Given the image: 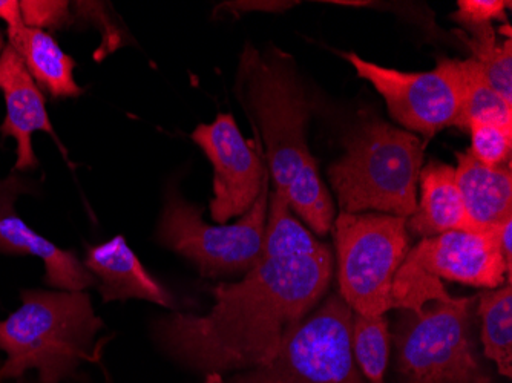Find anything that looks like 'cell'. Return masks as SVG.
<instances>
[{
    "instance_id": "6da1fadb",
    "label": "cell",
    "mask_w": 512,
    "mask_h": 383,
    "mask_svg": "<svg viewBox=\"0 0 512 383\" xmlns=\"http://www.w3.org/2000/svg\"><path fill=\"white\" fill-rule=\"evenodd\" d=\"M330 249L316 255L261 256L243 278L212 289L207 315L172 311L152 338L172 361L206 377L264 367L312 313L332 281Z\"/></svg>"
},
{
    "instance_id": "7a4b0ae2",
    "label": "cell",
    "mask_w": 512,
    "mask_h": 383,
    "mask_svg": "<svg viewBox=\"0 0 512 383\" xmlns=\"http://www.w3.org/2000/svg\"><path fill=\"white\" fill-rule=\"evenodd\" d=\"M237 91L260 134L275 192L316 235H327L335 223V204L307 143L309 100L292 60L278 51L263 54L247 45Z\"/></svg>"
},
{
    "instance_id": "3957f363",
    "label": "cell",
    "mask_w": 512,
    "mask_h": 383,
    "mask_svg": "<svg viewBox=\"0 0 512 383\" xmlns=\"http://www.w3.org/2000/svg\"><path fill=\"white\" fill-rule=\"evenodd\" d=\"M22 304L0 321L7 354L0 382L37 373V383H62L91 356L103 321L85 292L22 290Z\"/></svg>"
},
{
    "instance_id": "277c9868",
    "label": "cell",
    "mask_w": 512,
    "mask_h": 383,
    "mask_svg": "<svg viewBox=\"0 0 512 383\" xmlns=\"http://www.w3.org/2000/svg\"><path fill=\"white\" fill-rule=\"evenodd\" d=\"M342 143L345 154L329 167L342 212H379L408 220L417 207L422 141L405 129L373 120Z\"/></svg>"
},
{
    "instance_id": "5b68a950",
    "label": "cell",
    "mask_w": 512,
    "mask_h": 383,
    "mask_svg": "<svg viewBox=\"0 0 512 383\" xmlns=\"http://www.w3.org/2000/svg\"><path fill=\"white\" fill-rule=\"evenodd\" d=\"M473 302L447 293L404 310L393 336L402 383H493L471 341Z\"/></svg>"
},
{
    "instance_id": "8992f818",
    "label": "cell",
    "mask_w": 512,
    "mask_h": 383,
    "mask_svg": "<svg viewBox=\"0 0 512 383\" xmlns=\"http://www.w3.org/2000/svg\"><path fill=\"white\" fill-rule=\"evenodd\" d=\"M270 178L260 197L234 224L212 226L203 210L169 189L158 221V243L188 259L204 278H227L249 272L263 255L269 210Z\"/></svg>"
},
{
    "instance_id": "52a82bcc",
    "label": "cell",
    "mask_w": 512,
    "mask_h": 383,
    "mask_svg": "<svg viewBox=\"0 0 512 383\" xmlns=\"http://www.w3.org/2000/svg\"><path fill=\"white\" fill-rule=\"evenodd\" d=\"M341 298L362 316L391 310L396 272L410 252L407 218L341 212L333 223Z\"/></svg>"
},
{
    "instance_id": "ba28073f",
    "label": "cell",
    "mask_w": 512,
    "mask_h": 383,
    "mask_svg": "<svg viewBox=\"0 0 512 383\" xmlns=\"http://www.w3.org/2000/svg\"><path fill=\"white\" fill-rule=\"evenodd\" d=\"M352 308L332 295L310 313L264 367L206 383H365L353 357Z\"/></svg>"
},
{
    "instance_id": "9c48e42d",
    "label": "cell",
    "mask_w": 512,
    "mask_h": 383,
    "mask_svg": "<svg viewBox=\"0 0 512 383\" xmlns=\"http://www.w3.org/2000/svg\"><path fill=\"white\" fill-rule=\"evenodd\" d=\"M356 74L375 86L384 97L388 112L408 131L433 137L450 126L459 125L462 80L459 60L440 59L430 73H404L362 59L358 54H342Z\"/></svg>"
},
{
    "instance_id": "30bf717a",
    "label": "cell",
    "mask_w": 512,
    "mask_h": 383,
    "mask_svg": "<svg viewBox=\"0 0 512 383\" xmlns=\"http://www.w3.org/2000/svg\"><path fill=\"white\" fill-rule=\"evenodd\" d=\"M192 140L214 164L212 220L226 224L241 217L258 200L270 178L260 146L256 149V143L243 137L230 114H218L209 125L197 126Z\"/></svg>"
},
{
    "instance_id": "8fae6325",
    "label": "cell",
    "mask_w": 512,
    "mask_h": 383,
    "mask_svg": "<svg viewBox=\"0 0 512 383\" xmlns=\"http://www.w3.org/2000/svg\"><path fill=\"white\" fill-rule=\"evenodd\" d=\"M499 227L488 232H447L422 238L407 253L396 275L499 289L505 279L511 281V267L500 252Z\"/></svg>"
},
{
    "instance_id": "7c38bea8",
    "label": "cell",
    "mask_w": 512,
    "mask_h": 383,
    "mask_svg": "<svg viewBox=\"0 0 512 383\" xmlns=\"http://www.w3.org/2000/svg\"><path fill=\"white\" fill-rule=\"evenodd\" d=\"M19 178L0 180V253L40 258L45 264V282L63 292H85L96 287V279L71 250H63L28 226L14 209L22 194Z\"/></svg>"
},
{
    "instance_id": "4fadbf2b",
    "label": "cell",
    "mask_w": 512,
    "mask_h": 383,
    "mask_svg": "<svg viewBox=\"0 0 512 383\" xmlns=\"http://www.w3.org/2000/svg\"><path fill=\"white\" fill-rule=\"evenodd\" d=\"M0 91L4 92L7 103V117L0 125V135L16 140L14 172L33 171L39 166L31 141L33 134L46 132L54 137L53 123L46 111L42 89L10 45L0 54Z\"/></svg>"
},
{
    "instance_id": "5bb4252c",
    "label": "cell",
    "mask_w": 512,
    "mask_h": 383,
    "mask_svg": "<svg viewBox=\"0 0 512 383\" xmlns=\"http://www.w3.org/2000/svg\"><path fill=\"white\" fill-rule=\"evenodd\" d=\"M83 264L96 279L103 302L140 299L161 307H175L174 298L146 270L126 243L125 236H115L106 243L89 246Z\"/></svg>"
},
{
    "instance_id": "9a60e30c",
    "label": "cell",
    "mask_w": 512,
    "mask_h": 383,
    "mask_svg": "<svg viewBox=\"0 0 512 383\" xmlns=\"http://www.w3.org/2000/svg\"><path fill=\"white\" fill-rule=\"evenodd\" d=\"M419 181L421 200L407 220L408 233L431 238L447 232H480L463 204L453 166L430 161L422 167Z\"/></svg>"
},
{
    "instance_id": "2e32d148",
    "label": "cell",
    "mask_w": 512,
    "mask_h": 383,
    "mask_svg": "<svg viewBox=\"0 0 512 383\" xmlns=\"http://www.w3.org/2000/svg\"><path fill=\"white\" fill-rule=\"evenodd\" d=\"M456 184L473 223L480 232L512 220L511 163L488 167L470 151L457 152Z\"/></svg>"
},
{
    "instance_id": "e0dca14e",
    "label": "cell",
    "mask_w": 512,
    "mask_h": 383,
    "mask_svg": "<svg viewBox=\"0 0 512 383\" xmlns=\"http://www.w3.org/2000/svg\"><path fill=\"white\" fill-rule=\"evenodd\" d=\"M8 31V45L19 54L23 65L39 88L54 99H69L83 94L74 79L76 60L68 56L46 31L25 25Z\"/></svg>"
},
{
    "instance_id": "ac0fdd59",
    "label": "cell",
    "mask_w": 512,
    "mask_h": 383,
    "mask_svg": "<svg viewBox=\"0 0 512 383\" xmlns=\"http://www.w3.org/2000/svg\"><path fill=\"white\" fill-rule=\"evenodd\" d=\"M482 319L485 356L497 365L503 376H512V289L511 281L499 289L477 296Z\"/></svg>"
},
{
    "instance_id": "d6986e66",
    "label": "cell",
    "mask_w": 512,
    "mask_h": 383,
    "mask_svg": "<svg viewBox=\"0 0 512 383\" xmlns=\"http://www.w3.org/2000/svg\"><path fill=\"white\" fill-rule=\"evenodd\" d=\"M462 80V105L459 125L468 129L473 123H506L512 125V105L491 88L482 66L474 59L459 60Z\"/></svg>"
},
{
    "instance_id": "ffe728a7",
    "label": "cell",
    "mask_w": 512,
    "mask_h": 383,
    "mask_svg": "<svg viewBox=\"0 0 512 383\" xmlns=\"http://www.w3.org/2000/svg\"><path fill=\"white\" fill-rule=\"evenodd\" d=\"M269 200L261 256L316 255L329 249L293 217L292 209L283 195L273 190Z\"/></svg>"
},
{
    "instance_id": "44dd1931",
    "label": "cell",
    "mask_w": 512,
    "mask_h": 383,
    "mask_svg": "<svg viewBox=\"0 0 512 383\" xmlns=\"http://www.w3.org/2000/svg\"><path fill=\"white\" fill-rule=\"evenodd\" d=\"M350 341L362 376L370 383H385L391 341L385 315L362 316L353 313Z\"/></svg>"
},
{
    "instance_id": "7402d4cb",
    "label": "cell",
    "mask_w": 512,
    "mask_h": 383,
    "mask_svg": "<svg viewBox=\"0 0 512 383\" xmlns=\"http://www.w3.org/2000/svg\"><path fill=\"white\" fill-rule=\"evenodd\" d=\"M460 39L470 48L473 57L480 66L491 88L512 105V43L511 37L503 43H497L496 34L483 39H471L460 34Z\"/></svg>"
},
{
    "instance_id": "603a6c76",
    "label": "cell",
    "mask_w": 512,
    "mask_h": 383,
    "mask_svg": "<svg viewBox=\"0 0 512 383\" xmlns=\"http://www.w3.org/2000/svg\"><path fill=\"white\" fill-rule=\"evenodd\" d=\"M470 154L488 167L511 163L512 125L506 123H473Z\"/></svg>"
},
{
    "instance_id": "cb8c5ba5",
    "label": "cell",
    "mask_w": 512,
    "mask_h": 383,
    "mask_svg": "<svg viewBox=\"0 0 512 383\" xmlns=\"http://www.w3.org/2000/svg\"><path fill=\"white\" fill-rule=\"evenodd\" d=\"M457 5L459 8L451 17L470 33L468 37L471 39H482L496 34L494 20L506 22V10L511 8L509 0H459Z\"/></svg>"
},
{
    "instance_id": "d4e9b609",
    "label": "cell",
    "mask_w": 512,
    "mask_h": 383,
    "mask_svg": "<svg viewBox=\"0 0 512 383\" xmlns=\"http://www.w3.org/2000/svg\"><path fill=\"white\" fill-rule=\"evenodd\" d=\"M20 11L25 27L36 30H60L73 20L65 0H23Z\"/></svg>"
},
{
    "instance_id": "484cf974",
    "label": "cell",
    "mask_w": 512,
    "mask_h": 383,
    "mask_svg": "<svg viewBox=\"0 0 512 383\" xmlns=\"http://www.w3.org/2000/svg\"><path fill=\"white\" fill-rule=\"evenodd\" d=\"M0 19L7 23V30L25 25L20 11V2L17 0H0Z\"/></svg>"
},
{
    "instance_id": "4316f807",
    "label": "cell",
    "mask_w": 512,
    "mask_h": 383,
    "mask_svg": "<svg viewBox=\"0 0 512 383\" xmlns=\"http://www.w3.org/2000/svg\"><path fill=\"white\" fill-rule=\"evenodd\" d=\"M500 252L505 258L506 264L512 266V220L506 221L499 227Z\"/></svg>"
},
{
    "instance_id": "83f0119b",
    "label": "cell",
    "mask_w": 512,
    "mask_h": 383,
    "mask_svg": "<svg viewBox=\"0 0 512 383\" xmlns=\"http://www.w3.org/2000/svg\"><path fill=\"white\" fill-rule=\"evenodd\" d=\"M5 50V43H4V37H2V34H0V54H2V51Z\"/></svg>"
}]
</instances>
